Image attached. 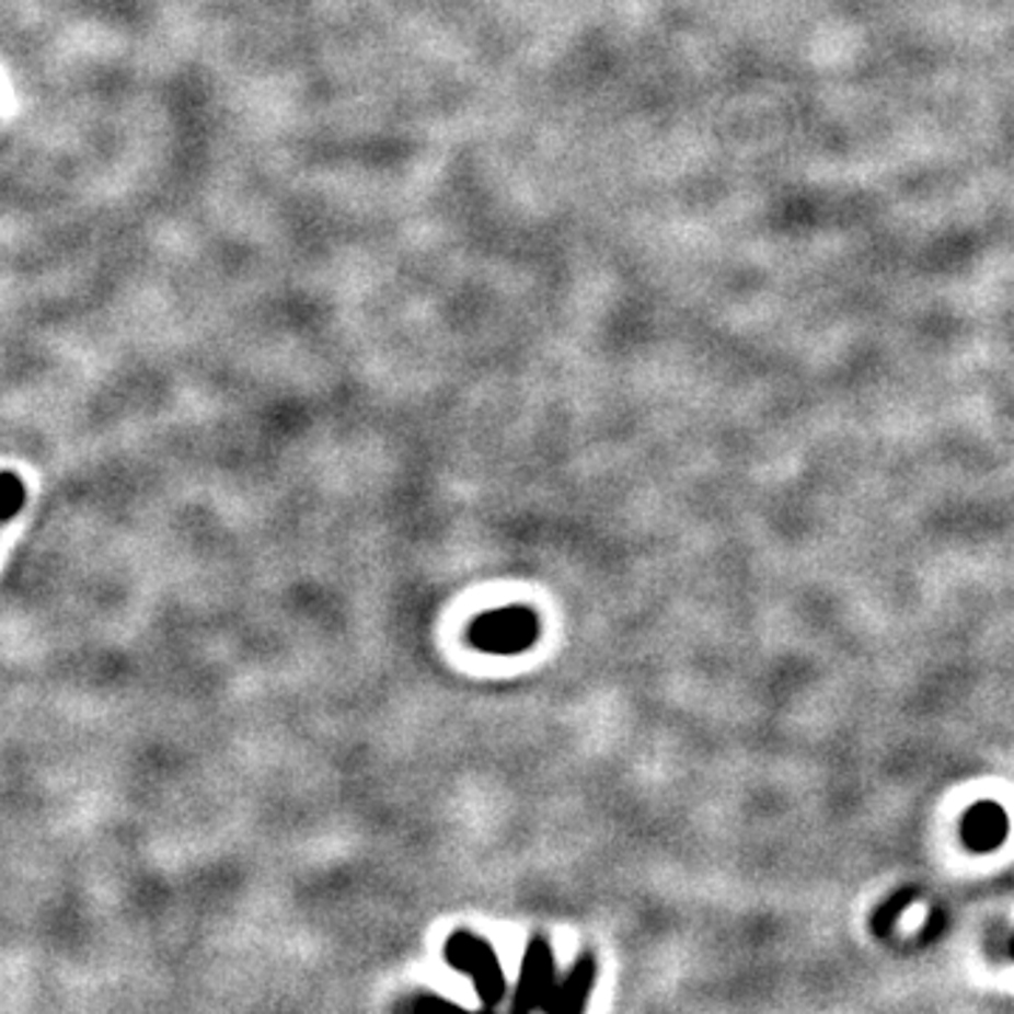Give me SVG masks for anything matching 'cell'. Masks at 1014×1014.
I'll return each mask as SVG.
<instances>
[]
</instances>
